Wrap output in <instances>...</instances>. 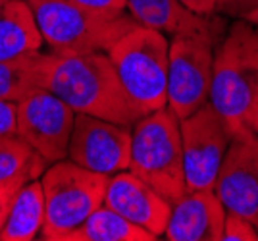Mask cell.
I'll return each instance as SVG.
<instances>
[{
	"label": "cell",
	"instance_id": "26",
	"mask_svg": "<svg viewBox=\"0 0 258 241\" xmlns=\"http://www.w3.org/2000/svg\"><path fill=\"white\" fill-rule=\"evenodd\" d=\"M245 126H247V128H250V130H252V132L258 135V95H256V99H254V102H252L250 110L247 112Z\"/></svg>",
	"mask_w": 258,
	"mask_h": 241
},
{
	"label": "cell",
	"instance_id": "25",
	"mask_svg": "<svg viewBox=\"0 0 258 241\" xmlns=\"http://www.w3.org/2000/svg\"><path fill=\"white\" fill-rule=\"evenodd\" d=\"M179 2L197 16L212 18L216 14V0H179Z\"/></svg>",
	"mask_w": 258,
	"mask_h": 241
},
{
	"label": "cell",
	"instance_id": "28",
	"mask_svg": "<svg viewBox=\"0 0 258 241\" xmlns=\"http://www.w3.org/2000/svg\"><path fill=\"white\" fill-rule=\"evenodd\" d=\"M252 222H254V226H256V230H258V208H256V214H254V218H252Z\"/></svg>",
	"mask_w": 258,
	"mask_h": 241
},
{
	"label": "cell",
	"instance_id": "18",
	"mask_svg": "<svg viewBox=\"0 0 258 241\" xmlns=\"http://www.w3.org/2000/svg\"><path fill=\"white\" fill-rule=\"evenodd\" d=\"M151 231L135 226L110 207H98L89 218L72 231L66 241H154Z\"/></svg>",
	"mask_w": 258,
	"mask_h": 241
},
{
	"label": "cell",
	"instance_id": "15",
	"mask_svg": "<svg viewBox=\"0 0 258 241\" xmlns=\"http://www.w3.org/2000/svg\"><path fill=\"white\" fill-rule=\"evenodd\" d=\"M43 35L27 0H8L0 4V60L39 52Z\"/></svg>",
	"mask_w": 258,
	"mask_h": 241
},
{
	"label": "cell",
	"instance_id": "17",
	"mask_svg": "<svg viewBox=\"0 0 258 241\" xmlns=\"http://www.w3.org/2000/svg\"><path fill=\"white\" fill-rule=\"evenodd\" d=\"M48 56L39 50L0 60V99L20 102L31 91L44 87Z\"/></svg>",
	"mask_w": 258,
	"mask_h": 241
},
{
	"label": "cell",
	"instance_id": "16",
	"mask_svg": "<svg viewBox=\"0 0 258 241\" xmlns=\"http://www.w3.org/2000/svg\"><path fill=\"white\" fill-rule=\"evenodd\" d=\"M44 224V193L41 179H31L14 199L6 222L0 230V241H31Z\"/></svg>",
	"mask_w": 258,
	"mask_h": 241
},
{
	"label": "cell",
	"instance_id": "27",
	"mask_svg": "<svg viewBox=\"0 0 258 241\" xmlns=\"http://www.w3.org/2000/svg\"><path fill=\"white\" fill-rule=\"evenodd\" d=\"M243 20H245V22H248V23H252V25H256V27H258V6L252 12H250V14H247V16L243 18Z\"/></svg>",
	"mask_w": 258,
	"mask_h": 241
},
{
	"label": "cell",
	"instance_id": "5",
	"mask_svg": "<svg viewBox=\"0 0 258 241\" xmlns=\"http://www.w3.org/2000/svg\"><path fill=\"white\" fill-rule=\"evenodd\" d=\"M131 100L145 114L168 104L170 43L162 31L135 25L106 52Z\"/></svg>",
	"mask_w": 258,
	"mask_h": 241
},
{
	"label": "cell",
	"instance_id": "7",
	"mask_svg": "<svg viewBox=\"0 0 258 241\" xmlns=\"http://www.w3.org/2000/svg\"><path fill=\"white\" fill-rule=\"evenodd\" d=\"M214 33L173 35L168 62V108L183 120L203 108L210 97Z\"/></svg>",
	"mask_w": 258,
	"mask_h": 241
},
{
	"label": "cell",
	"instance_id": "10",
	"mask_svg": "<svg viewBox=\"0 0 258 241\" xmlns=\"http://www.w3.org/2000/svg\"><path fill=\"white\" fill-rule=\"evenodd\" d=\"M131 128L89 114H76L68 145V160L97 174L129 170Z\"/></svg>",
	"mask_w": 258,
	"mask_h": 241
},
{
	"label": "cell",
	"instance_id": "23",
	"mask_svg": "<svg viewBox=\"0 0 258 241\" xmlns=\"http://www.w3.org/2000/svg\"><path fill=\"white\" fill-rule=\"evenodd\" d=\"M18 130V102L0 99V137L16 135Z\"/></svg>",
	"mask_w": 258,
	"mask_h": 241
},
{
	"label": "cell",
	"instance_id": "2",
	"mask_svg": "<svg viewBox=\"0 0 258 241\" xmlns=\"http://www.w3.org/2000/svg\"><path fill=\"white\" fill-rule=\"evenodd\" d=\"M52 54L108 52L137 20L129 12H102L76 0H27Z\"/></svg>",
	"mask_w": 258,
	"mask_h": 241
},
{
	"label": "cell",
	"instance_id": "6",
	"mask_svg": "<svg viewBox=\"0 0 258 241\" xmlns=\"http://www.w3.org/2000/svg\"><path fill=\"white\" fill-rule=\"evenodd\" d=\"M108 177L110 175L85 170L68 158L48 166L41 175L44 193L43 239L66 241L72 231L102 207Z\"/></svg>",
	"mask_w": 258,
	"mask_h": 241
},
{
	"label": "cell",
	"instance_id": "1",
	"mask_svg": "<svg viewBox=\"0 0 258 241\" xmlns=\"http://www.w3.org/2000/svg\"><path fill=\"white\" fill-rule=\"evenodd\" d=\"M44 89L58 95L76 114L97 116L127 128H133L145 116L123 89L110 56L104 52H50Z\"/></svg>",
	"mask_w": 258,
	"mask_h": 241
},
{
	"label": "cell",
	"instance_id": "22",
	"mask_svg": "<svg viewBox=\"0 0 258 241\" xmlns=\"http://www.w3.org/2000/svg\"><path fill=\"white\" fill-rule=\"evenodd\" d=\"M258 6V0H216V12L243 20Z\"/></svg>",
	"mask_w": 258,
	"mask_h": 241
},
{
	"label": "cell",
	"instance_id": "14",
	"mask_svg": "<svg viewBox=\"0 0 258 241\" xmlns=\"http://www.w3.org/2000/svg\"><path fill=\"white\" fill-rule=\"evenodd\" d=\"M129 14L137 23L162 33H214V22L187 10L179 0H125Z\"/></svg>",
	"mask_w": 258,
	"mask_h": 241
},
{
	"label": "cell",
	"instance_id": "11",
	"mask_svg": "<svg viewBox=\"0 0 258 241\" xmlns=\"http://www.w3.org/2000/svg\"><path fill=\"white\" fill-rule=\"evenodd\" d=\"M214 193L227 212L254 218L258 208V135L237 130L216 177Z\"/></svg>",
	"mask_w": 258,
	"mask_h": 241
},
{
	"label": "cell",
	"instance_id": "24",
	"mask_svg": "<svg viewBox=\"0 0 258 241\" xmlns=\"http://www.w3.org/2000/svg\"><path fill=\"white\" fill-rule=\"evenodd\" d=\"M83 6L95 8L102 12H123L127 10V2L125 0H76Z\"/></svg>",
	"mask_w": 258,
	"mask_h": 241
},
{
	"label": "cell",
	"instance_id": "9",
	"mask_svg": "<svg viewBox=\"0 0 258 241\" xmlns=\"http://www.w3.org/2000/svg\"><path fill=\"white\" fill-rule=\"evenodd\" d=\"M76 110L44 87L35 89L18 102L16 133L48 164L68 158Z\"/></svg>",
	"mask_w": 258,
	"mask_h": 241
},
{
	"label": "cell",
	"instance_id": "3",
	"mask_svg": "<svg viewBox=\"0 0 258 241\" xmlns=\"http://www.w3.org/2000/svg\"><path fill=\"white\" fill-rule=\"evenodd\" d=\"M258 95V27L239 20L214 54L208 102L233 130L245 128V118Z\"/></svg>",
	"mask_w": 258,
	"mask_h": 241
},
{
	"label": "cell",
	"instance_id": "21",
	"mask_svg": "<svg viewBox=\"0 0 258 241\" xmlns=\"http://www.w3.org/2000/svg\"><path fill=\"white\" fill-rule=\"evenodd\" d=\"M27 182H31V179H25V177H12V179L0 182V230H2V226H4V222H6V216H8L12 205H14V199H16V195L20 193V189H22Z\"/></svg>",
	"mask_w": 258,
	"mask_h": 241
},
{
	"label": "cell",
	"instance_id": "8",
	"mask_svg": "<svg viewBox=\"0 0 258 241\" xmlns=\"http://www.w3.org/2000/svg\"><path fill=\"white\" fill-rule=\"evenodd\" d=\"M179 130L187 191L214 189L220 166L235 130L210 102L179 120Z\"/></svg>",
	"mask_w": 258,
	"mask_h": 241
},
{
	"label": "cell",
	"instance_id": "12",
	"mask_svg": "<svg viewBox=\"0 0 258 241\" xmlns=\"http://www.w3.org/2000/svg\"><path fill=\"white\" fill-rule=\"evenodd\" d=\"M104 205L156 237L164 235L172 214V203L131 170L108 177Z\"/></svg>",
	"mask_w": 258,
	"mask_h": 241
},
{
	"label": "cell",
	"instance_id": "19",
	"mask_svg": "<svg viewBox=\"0 0 258 241\" xmlns=\"http://www.w3.org/2000/svg\"><path fill=\"white\" fill-rule=\"evenodd\" d=\"M46 168L48 162L18 133L0 137V182L12 177L37 179Z\"/></svg>",
	"mask_w": 258,
	"mask_h": 241
},
{
	"label": "cell",
	"instance_id": "20",
	"mask_svg": "<svg viewBox=\"0 0 258 241\" xmlns=\"http://www.w3.org/2000/svg\"><path fill=\"white\" fill-rule=\"evenodd\" d=\"M222 241H258V230L254 222L247 216L227 212L224 220Z\"/></svg>",
	"mask_w": 258,
	"mask_h": 241
},
{
	"label": "cell",
	"instance_id": "13",
	"mask_svg": "<svg viewBox=\"0 0 258 241\" xmlns=\"http://www.w3.org/2000/svg\"><path fill=\"white\" fill-rule=\"evenodd\" d=\"M227 210L210 191H187L172 205V214L164 231L170 241H222Z\"/></svg>",
	"mask_w": 258,
	"mask_h": 241
},
{
	"label": "cell",
	"instance_id": "4",
	"mask_svg": "<svg viewBox=\"0 0 258 241\" xmlns=\"http://www.w3.org/2000/svg\"><path fill=\"white\" fill-rule=\"evenodd\" d=\"M129 170L172 205L187 193L179 118L168 106L145 114L131 128Z\"/></svg>",
	"mask_w": 258,
	"mask_h": 241
},
{
	"label": "cell",
	"instance_id": "29",
	"mask_svg": "<svg viewBox=\"0 0 258 241\" xmlns=\"http://www.w3.org/2000/svg\"><path fill=\"white\" fill-rule=\"evenodd\" d=\"M4 2H8V0H0V4H4Z\"/></svg>",
	"mask_w": 258,
	"mask_h": 241
}]
</instances>
